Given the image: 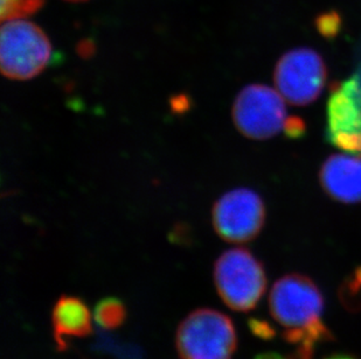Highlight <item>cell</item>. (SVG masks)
Masks as SVG:
<instances>
[{"label":"cell","mask_w":361,"mask_h":359,"mask_svg":"<svg viewBox=\"0 0 361 359\" xmlns=\"http://www.w3.org/2000/svg\"><path fill=\"white\" fill-rule=\"evenodd\" d=\"M274 81L277 92L293 106L311 104L323 92L326 67L317 51L296 48L283 55L277 62Z\"/></svg>","instance_id":"obj_6"},{"label":"cell","mask_w":361,"mask_h":359,"mask_svg":"<svg viewBox=\"0 0 361 359\" xmlns=\"http://www.w3.org/2000/svg\"><path fill=\"white\" fill-rule=\"evenodd\" d=\"M51 325L58 349L66 350L69 339H82L92 334V313L78 296L62 295L51 312Z\"/></svg>","instance_id":"obj_10"},{"label":"cell","mask_w":361,"mask_h":359,"mask_svg":"<svg viewBox=\"0 0 361 359\" xmlns=\"http://www.w3.org/2000/svg\"><path fill=\"white\" fill-rule=\"evenodd\" d=\"M326 359H355V358H353V357H350V356H334V357H330V358H326Z\"/></svg>","instance_id":"obj_15"},{"label":"cell","mask_w":361,"mask_h":359,"mask_svg":"<svg viewBox=\"0 0 361 359\" xmlns=\"http://www.w3.org/2000/svg\"><path fill=\"white\" fill-rule=\"evenodd\" d=\"M269 309L298 359H312L314 348L332 337L324 325L321 289L307 275L293 273L279 279L270 291Z\"/></svg>","instance_id":"obj_1"},{"label":"cell","mask_w":361,"mask_h":359,"mask_svg":"<svg viewBox=\"0 0 361 359\" xmlns=\"http://www.w3.org/2000/svg\"><path fill=\"white\" fill-rule=\"evenodd\" d=\"M176 343L180 359H232L238 346V334L226 314L201 308L181 321Z\"/></svg>","instance_id":"obj_4"},{"label":"cell","mask_w":361,"mask_h":359,"mask_svg":"<svg viewBox=\"0 0 361 359\" xmlns=\"http://www.w3.org/2000/svg\"><path fill=\"white\" fill-rule=\"evenodd\" d=\"M286 99L275 89L250 84L242 89L233 106L236 129L249 139L267 140L282 132L300 136L303 124L288 115Z\"/></svg>","instance_id":"obj_2"},{"label":"cell","mask_w":361,"mask_h":359,"mask_svg":"<svg viewBox=\"0 0 361 359\" xmlns=\"http://www.w3.org/2000/svg\"><path fill=\"white\" fill-rule=\"evenodd\" d=\"M266 220V208L259 194L238 188L215 202L212 220L216 234L228 243L242 244L257 236Z\"/></svg>","instance_id":"obj_7"},{"label":"cell","mask_w":361,"mask_h":359,"mask_svg":"<svg viewBox=\"0 0 361 359\" xmlns=\"http://www.w3.org/2000/svg\"><path fill=\"white\" fill-rule=\"evenodd\" d=\"M1 20L25 19L35 14L44 5V0H0Z\"/></svg>","instance_id":"obj_12"},{"label":"cell","mask_w":361,"mask_h":359,"mask_svg":"<svg viewBox=\"0 0 361 359\" xmlns=\"http://www.w3.org/2000/svg\"><path fill=\"white\" fill-rule=\"evenodd\" d=\"M256 359H284L280 355H277V353H263V355H259V357H256Z\"/></svg>","instance_id":"obj_14"},{"label":"cell","mask_w":361,"mask_h":359,"mask_svg":"<svg viewBox=\"0 0 361 359\" xmlns=\"http://www.w3.org/2000/svg\"><path fill=\"white\" fill-rule=\"evenodd\" d=\"M65 1H69V3H83V1H88V0H65Z\"/></svg>","instance_id":"obj_16"},{"label":"cell","mask_w":361,"mask_h":359,"mask_svg":"<svg viewBox=\"0 0 361 359\" xmlns=\"http://www.w3.org/2000/svg\"><path fill=\"white\" fill-rule=\"evenodd\" d=\"M327 137L338 149L361 156V74L332 90L327 104Z\"/></svg>","instance_id":"obj_8"},{"label":"cell","mask_w":361,"mask_h":359,"mask_svg":"<svg viewBox=\"0 0 361 359\" xmlns=\"http://www.w3.org/2000/svg\"><path fill=\"white\" fill-rule=\"evenodd\" d=\"M250 328L252 329V332H256L257 335L261 337H270L273 336V329H270L269 325H266L264 322H259V321H252L250 323Z\"/></svg>","instance_id":"obj_13"},{"label":"cell","mask_w":361,"mask_h":359,"mask_svg":"<svg viewBox=\"0 0 361 359\" xmlns=\"http://www.w3.org/2000/svg\"><path fill=\"white\" fill-rule=\"evenodd\" d=\"M321 183L334 200L343 203L361 202V156L334 154L324 163Z\"/></svg>","instance_id":"obj_9"},{"label":"cell","mask_w":361,"mask_h":359,"mask_svg":"<svg viewBox=\"0 0 361 359\" xmlns=\"http://www.w3.org/2000/svg\"><path fill=\"white\" fill-rule=\"evenodd\" d=\"M214 282L227 307L235 312H250L266 291V271L247 248H229L215 261Z\"/></svg>","instance_id":"obj_5"},{"label":"cell","mask_w":361,"mask_h":359,"mask_svg":"<svg viewBox=\"0 0 361 359\" xmlns=\"http://www.w3.org/2000/svg\"><path fill=\"white\" fill-rule=\"evenodd\" d=\"M94 319L101 328H120L126 319V308L120 298H106L96 305Z\"/></svg>","instance_id":"obj_11"},{"label":"cell","mask_w":361,"mask_h":359,"mask_svg":"<svg viewBox=\"0 0 361 359\" xmlns=\"http://www.w3.org/2000/svg\"><path fill=\"white\" fill-rule=\"evenodd\" d=\"M53 47L42 28L25 19L4 21L0 33V68L13 81H28L47 68Z\"/></svg>","instance_id":"obj_3"}]
</instances>
